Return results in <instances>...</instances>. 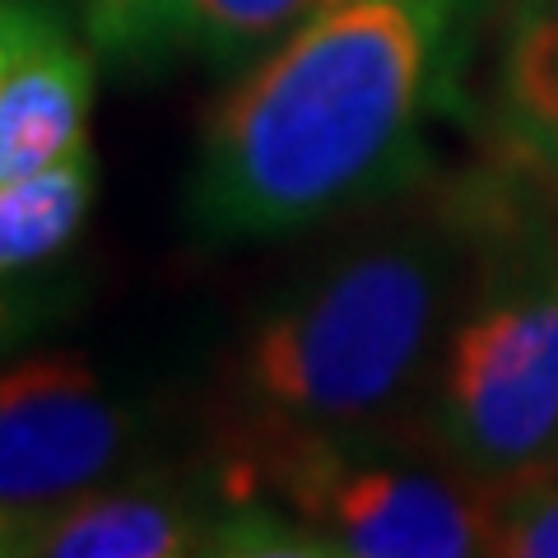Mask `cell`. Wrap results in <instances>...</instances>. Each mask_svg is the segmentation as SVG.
Instances as JSON below:
<instances>
[{"label": "cell", "mask_w": 558, "mask_h": 558, "mask_svg": "<svg viewBox=\"0 0 558 558\" xmlns=\"http://www.w3.org/2000/svg\"><path fill=\"white\" fill-rule=\"evenodd\" d=\"M5 38H10V20H5ZM0 61H5V47H0Z\"/></svg>", "instance_id": "cell-17"}, {"label": "cell", "mask_w": 558, "mask_h": 558, "mask_svg": "<svg viewBox=\"0 0 558 558\" xmlns=\"http://www.w3.org/2000/svg\"><path fill=\"white\" fill-rule=\"evenodd\" d=\"M336 0H191V51L219 75H238Z\"/></svg>", "instance_id": "cell-10"}, {"label": "cell", "mask_w": 558, "mask_h": 558, "mask_svg": "<svg viewBox=\"0 0 558 558\" xmlns=\"http://www.w3.org/2000/svg\"><path fill=\"white\" fill-rule=\"evenodd\" d=\"M5 531H10V512L0 508V558H5Z\"/></svg>", "instance_id": "cell-14"}, {"label": "cell", "mask_w": 558, "mask_h": 558, "mask_svg": "<svg viewBox=\"0 0 558 558\" xmlns=\"http://www.w3.org/2000/svg\"><path fill=\"white\" fill-rule=\"evenodd\" d=\"M159 410L80 349L0 363V508L38 512L154 461Z\"/></svg>", "instance_id": "cell-5"}, {"label": "cell", "mask_w": 558, "mask_h": 558, "mask_svg": "<svg viewBox=\"0 0 558 558\" xmlns=\"http://www.w3.org/2000/svg\"><path fill=\"white\" fill-rule=\"evenodd\" d=\"M381 433L215 438L209 475L229 502H260L284 526V554L480 558L488 494L438 447Z\"/></svg>", "instance_id": "cell-3"}, {"label": "cell", "mask_w": 558, "mask_h": 558, "mask_svg": "<svg viewBox=\"0 0 558 558\" xmlns=\"http://www.w3.org/2000/svg\"><path fill=\"white\" fill-rule=\"evenodd\" d=\"M229 498L209 465H140L131 475L51 502L10 512L5 558H186L219 554Z\"/></svg>", "instance_id": "cell-6"}, {"label": "cell", "mask_w": 558, "mask_h": 558, "mask_svg": "<svg viewBox=\"0 0 558 558\" xmlns=\"http://www.w3.org/2000/svg\"><path fill=\"white\" fill-rule=\"evenodd\" d=\"M5 20H10V0H0V47H5Z\"/></svg>", "instance_id": "cell-15"}, {"label": "cell", "mask_w": 558, "mask_h": 558, "mask_svg": "<svg viewBox=\"0 0 558 558\" xmlns=\"http://www.w3.org/2000/svg\"><path fill=\"white\" fill-rule=\"evenodd\" d=\"M461 0H336L201 121L182 219L196 247H252L405 191L424 172Z\"/></svg>", "instance_id": "cell-1"}, {"label": "cell", "mask_w": 558, "mask_h": 558, "mask_svg": "<svg viewBox=\"0 0 558 558\" xmlns=\"http://www.w3.org/2000/svg\"><path fill=\"white\" fill-rule=\"evenodd\" d=\"M80 28L98 61L159 70L191 51V0H75Z\"/></svg>", "instance_id": "cell-11"}, {"label": "cell", "mask_w": 558, "mask_h": 558, "mask_svg": "<svg viewBox=\"0 0 558 558\" xmlns=\"http://www.w3.org/2000/svg\"><path fill=\"white\" fill-rule=\"evenodd\" d=\"M89 38H75L51 0H10L0 61V186L33 178L80 149L94 108Z\"/></svg>", "instance_id": "cell-7"}, {"label": "cell", "mask_w": 558, "mask_h": 558, "mask_svg": "<svg viewBox=\"0 0 558 558\" xmlns=\"http://www.w3.org/2000/svg\"><path fill=\"white\" fill-rule=\"evenodd\" d=\"M428 447L480 484L558 457V233L480 219V260L433 363Z\"/></svg>", "instance_id": "cell-4"}, {"label": "cell", "mask_w": 558, "mask_h": 558, "mask_svg": "<svg viewBox=\"0 0 558 558\" xmlns=\"http://www.w3.org/2000/svg\"><path fill=\"white\" fill-rule=\"evenodd\" d=\"M488 554L494 558H558V457L526 475L484 484Z\"/></svg>", "instance_id": "cell-12"}, {"label": "cell", "mask_w": 558, "mask_h": 558, "mask_svg": "<svg viewBox=\"0 0 558 558\" xmlns=\"http://www.w3.org/2000/svg\"><path fill=\"white\" fill-rule=\"evenodd\" d=\"M94 196L98 159L89 140L80 149H70L61 163L0 186V284L47 270L80 238Z\"/></svg>", "instance_id": "cell-9"}, {"label": "cell", "mask_w": 558, "mask_h": 558, "mask_svg": "<svg viewBox=\"0 0 558 558\" xmlns=\"http://www.w3.org/2000/svg\"><path fill=\"white\" fill-rule=\"evenodd\" d=\"M494 108L508 154L558 196V10L512 5L494 70Z\"/></svg>", "instance_id": "cell-8"}, {"label": "cell", "mask_w": 558, "mask_h": 558, "mask_svg": "<svg viewBox=\"0 0 558 558\" xmlns=\"http://www.w3.org/2000/svg\"><path fill=\"white\" fill-rule=\"evenodd\" d=\"M70 293H75V284L51 270L5 279L0 284V363L24 354L28 340H38L47 326H57L70 312Z\"/></svg>", "instance_id": "cell-13"}, {"label": "cell", "mask_w": 558, "mask_h": 558, "mask_svg": "<svg viewBox=\"0 0 558 558\" xmlns=\"http://www.w3.org/2000/svg\"><path fill=\"white\" fill-rule=\"evenodd\" d=\"M512 5H539V10H558V0H512Z\"/></svg>", "instance_id": "cell-16"}, {"label": "cell", "mask_w": 558, "mask_h": 558, "mask_svg": "<svg viewBox=\"0 0 558 558\" xmlns=\"http://www.w3.org/2000/svg\"><path fill=\"white\" fill-rule=\"evenodd\" d=\"M475 260V215H410L289 275L223 359L219 438L396 428L428 391Z\"/></svg>", "instance_id": "cell-2"}]
</instances>
